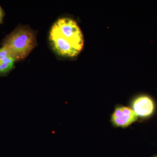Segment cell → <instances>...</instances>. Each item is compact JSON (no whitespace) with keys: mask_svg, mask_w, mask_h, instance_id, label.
I'll return each mask as SVG.
<instances>
[{"mask_svg":"<svg viewBox=\"0 0 157 157\" xmlns=\"http://www.w3.org/2000/svg\"><path fill=\"white\" fill-rule=\"evenodd\" d=\"M49 39L52 49L62 56H77L84 44L83 35L77 23L68 17L59 18L54 23Z\"/></svg>","mask_w":157,"mask_h":157,"instance_id":"1","label":"cell"},{"mask_svg":"<svg viewBox=\"0 0 157 157\" xmlns=\"http://www.w3.org/2000/svg\"><path fill=\"white\" fill-rule=\"evenodd\" d=\"M153 157H157V156H156Z\"/></svg>","mask_w":157,"mask_h":157,"instance_id":"7","label":"cell"},{"mask_svg":"<svg viewBox=\"0 0 157 157\" xmlns=\"http://www.w3.org/2000/svg\"><path fill=\"white\" fill-rule=\"evenodd\" d=\"M132 107L138 116L147 117L154 110V104L151 98L146 96H140L133 101Z\"/></svg>","mask_w":157,"mask_h":157,"instance_id":"4","label":"cell"},{"mask_svg":"<svg viewBox=\"0 0 157 157\" xmlns=\"http://www.w3.org/2000/svg\"><path fill=\"white\" fill-rule=\"evenodd\" d=\"M4 16V11L2 8L0 6V23L2 22L3 17Z\"/></svg>","mask_w":157,"mask_h":157,"instance_id":"6","label":"cell"},{"mask_svg":"<svg viewBox=\"0 0 157 157\" xmlns=\"http://www.w3.org/2000/svg\"><path fill=\"white\" fill-rule=\"evenodd\" d=\"M138 116L132 108L126 107H117L113 113L111 121L116 127L126 128L137 121Z\"/></svg>","mask_w":157,"mask_h":157,"instance_id":"3","label":"cell"},{"mask_svg":"<svg viewBox=\"0 0 157 157\" xmlns=\"http://www.w3.org/2000/svg\"><path fill=\"white\" fill-rule=\"evenodd\" d=\"M36 44L33 31L27 27L19 26L6 37L2 45L16 61L26 58Z\"/></svg>","mask_w":157,"mask_h":157,"instance_id":"2","label":"cell"},{"mask_svg":"<svg viewBox=\"0 0 157 157\" xmlns=\"http://www.w3.org/2000/svg\"><path fill=\"white\" fill-rule=\"evenodd\" d=\"M15 61L6 48L3 47L0 48V75L11 71L14 67Z\"/></svg>","mask_w":157,"mask_h":157,"instance_id":"5","label":"cell"}]
</instances>
